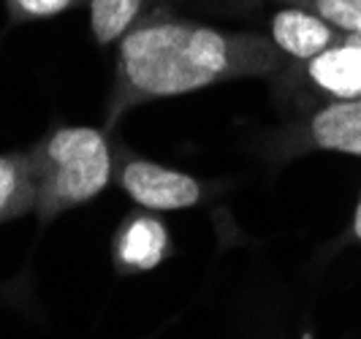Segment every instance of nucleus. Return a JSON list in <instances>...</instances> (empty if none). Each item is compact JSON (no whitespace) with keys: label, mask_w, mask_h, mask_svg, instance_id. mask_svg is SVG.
Listing matches in <instances>:
<instances>
[{"label":"nucleus","mask_w":361,"mask_h":339,"mask_svg":"<svg viewBox=\"0 0 361 339\" xmlns=\"http://www.w3.org/2000/svg\"><path fill=\"white\" fill-rule=\"evenodd\" d=\"M120 187L130 201L149 212H180L196 207L204 196L201 182L177 168H166L155 161L133 158L120 168Z\"/></svg>","instance_id":"3"},{"label":"nucleus","mask_w":361,"mask_h":339,"mask_svg":"<svg viewBox=\"0 0 361 339\" xmlns=\"http://www.w3.org/2000/svg\"><path fill=\"white\" fill-rule=\"evenodd\" d=\"M280 49L258 33H231L190 19H152L120 38L109 125L147 101L177 98L217 82L267 76L280 66Z\"/></svg>","instance_id":"1"},{"label":"nucleus","mask_w":361,"mask_h":339,"mask_svg":"<svg viewBox=\"0 0 361 339\" xmlns=\"http://www.w3.org/2000/svg\"><path fill=\"white\" fill-rule=\"evenodd\" d=\"M353 236H356V242H361V190H359V204H356V212H353Z\"/></svg>","instance_id":"12"},{"label":"nucleus","mask_w":361,"mask_h":339,"mask_svg":"<svg viewBox=\"0 0 361 339\" xmlns=\"http://www.w3.org/2000/svg\"><path fill=\"white\" fill-rule=\"evenodd\" d=\"M142 8H145V0H90L92 38L101 47L120 41L136 25Z\"/></svg>","instance_id":"9"},{"label":"nucleus","mask_w":361,"mask_h":339,"mask_svg":"<svg viewBox=\"0 0 361 339\" xmlns=\"http://www.w3.org/2000/svg\"><path fill=\"white\" fill-rule=\"evenodd\" d=\"M171 250L169 231L158 217L130 214L114 236V264L120 271H149Z\"/></svg>","instance_id":"6"},{"label":"nucleus","mask_w":361,"mask_h":339,"mask_svg":"<svg viewBox=\"0 0 361 339\" xmlns=\"http://www.w3.org/2000/svg\"><path fill=\"white\" fill-rule=\"evenodd\" d=\"M305 73L329 98H361V44L343 33L324 52L310 57Z\"/></svg>","instance_id":"4"},{"label":"nucleus","mask_w":361,"mask_h":339,"mask_svg":"<svg viewBox=\"0 0 361 339\" xmlns=\"http://www.w3.org/2000/svg\"><path fill=\"white\" fill-rule=\"evenodd\" d=\"M17 19H49L71 11L79 0H6Z\"/></svg>","instance_id":"11"},{"label":"nucleus","mask_w":361,"mask_h":339,"mask_svg":"<svg viewBox=\"0 0 361 339\" xmlns=\"http://www.w3.org/2000/svg\"><path fill=\"white\" fill-rule=\"evenodd\" d=\"M307 142L318 149L361 158V98H331L307 123Z\"/></svg>","instance_id":"7"},{"label":"nucleus","mask_w":361,"mask_h":339,"mask_svg":"<svg viewBox=\"0 0 361 339\" xmlns=\"http://www.w3.org/2000/svg\"><path fill=\"white\" fill-rule=\"evenodd\" d=\"M36 209V182L27 152L0 155V223Z\"/></svg>","instance_id":"8"},{"label":"nucleus","mask_w":361,"mask_h":339,"mask_svg":"<svg viewBox=\"0 0 361 339\" xmlns=\"http://www.w3.org/2000/svg\"><path fill=\"white\" fill-rule=\"evenodd\" d=\"M271 44L283 54L293 60L307 63L310 57L324 52L337 38L343 36L334 25H329L324 17H318L310 8H280L269 25Z\"/></svg>","instance_id":"5"},{"label":"nucleus","mask_w":361,"mask_h":339,"mask_svg":"<svg viewBox=\"0 0 361 339\" xmlns=\"http://www.w3.org/2000/svg\"><path fill=\"white\" fill-rule=\"evenodd\" d=\"M36 212L41 220H52L101 196L111 182L114 161L104 130L87 125H63L47 133L27 149Z\"/></svg>","instance_id":"2"},{"label":"nucleus","mask_w":361,"mask_h":339,"mask_svg":"<svg viewBox=\"0 0 361 339\" xmlns=\"http://www.w3.org/2000/svg\"><path fill=\"white\" fill-rule=\"evenodd\" d=\"M307 8L340 33H361V0H307Z\"/></svg>","instance_id":"10"}]
</instances>
